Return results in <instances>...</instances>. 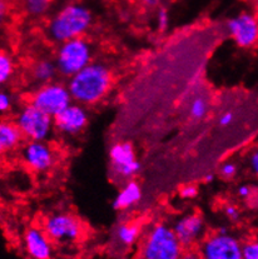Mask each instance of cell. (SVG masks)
<instances>
[{
  "label": "cell",
  "mask_w": 258,
  "mask_h": 259,
  "mask_svg": "<svg viewBox=\"0 0 258 259\" xmlns=\"http://www.w3.org/2000/svg\"><path fill=\"white\" fill-rule=\"evenodd\" d=\"M113 76L109 67L102 62H92L68 80L67 87L73 102L81 105H94L109 93Z\"/></svg>",
  "instance_id": "6da1fadb"
},
{
  "label": "cell",
  "mask_w": 258,
  "mask_h": 259,
  "mask_svg": "<svg viewBox=\"0 0 258 259\" xmlns=\"http://www.w3.org/2000/svg\"><path fill=\"white\" fill-rule=\"evenodd\" d=\"M93 24V14L91 10L81 4H68L60 9L47 28L51 40L62 44L64 41L81 38Z\"/></svg>",
  "instance_id": "7a4b0ae2"
},
{
  "label": "cell",
  "mask_w": 258,
  "mask_h": 259,
  "mask_svg": "<svg viewBox=\"0 0 258 259\" xmlns=\"http://www.w3.org/2000/svg\"><path fill=\"white\" fill-rule=\"evenodd\" d=\"M183 249L172 227L157 223L143 238L141 259H181Z\"/></svg>",
  "instance_id": "3957f363"
},
{
  "label": "cell",
  "mask_w": 258,
  "mask_h": 259,
  "mask_svg": "<svg viewBox=\"0 0 258 259\" xmlns=\"http://www.w3.org/2000/svg\"><path fill=\"white\" fill-rule=\"evenodd\" d=\"M92 59L93 50L91 44L81 36L59 44L54 60L60 75L69 79L91 64Z\"/></svg>",
  "instance_id": "277c9868"
},
{
  "label": "cell",
  "mask_w": 258,
  "mask_h": 259,
  "mask_svg": "<svg viewBox=\"0 0 258 259\" xmlns=\"http://www.w3.org/2000/svg\"><path fill=\"white\" fill-rule=\"evenodd\" d=\"M202 259H242L243 243L221 227L214 233L204 237L199 247Z\"/></svg>",
  "instance_id": "5b68a950"
},
{
  "label": "cell",
  "mask_w": 258,
  "mask_h": 259,
  "mask_svg": "<svg viewBox=\"0 0 258 259\" xmlns=\"http://www.w3.org/2000/svg\"><path fill=\"white\" fill-rule=\"evenodd\" d=\"M15 123L23 136L33 142H46L54 128V118L41 112L31 103L19 110Z\"/></svg>",
  "instance_id": "8992f818"
},
{
  "label": "cell",
  "mask_w": 258,
  "mask_h": 259,
  "mask_svg": "<svg viewBox=\"0 0 258 259\" xmlns=\"http://www.w3.org/2000/svg\"><path fill=\"white\" fill-rule=\"evenodd\" d=\"M30 103L54 118L72 104L73 98L67 85L52 81L39 87L31 95Z\"/></svg>",
  "instance_id": "52a82bcc"
},
{
  "label": "cell",
  "mask_w": 258,
  "mask_h": 259,
  "mask_svg": "<svg viewBox=\"0 0 258 259\" xmlns=\"http://www.w3.org/2000/svg\"><path fill=\"white\" fill-rule=\"evenodd\" d=\"M110 170L119 181L133 179L141 170V163L137 158L134 147L128 142L115 143L109 149Z\"/></svg>",
  "instance_id": "ba28073f"
},
{
  "label": "cell",
  "mask_w": 258,
  "mask_h": 259,
  "mask_svg": "<svg viewBox=\"0 0 258 259\" xmlns=\"http://www.w3.org/2000/svg\"><path fill=\"white\" fill-rule=\"evenodd\" d=\"M227 33L237 47L249 49L258 43V15L242 12L227 22Z\"/></svg>",
  "instance_id": "9c48e42d"
},
{
  "label": "cell",
  "mask_w": 258,
  "mask_h": 259,
  "mask_svg": "<svg viewBox=\"0 0 258 259\" xmlns=\"http://www.w3.org/2000/svg\"><path fill=\"white\" fill-rule=\"evenodd\" d=\"M44 231L53 242H77L81 234V224L77 217L69 213H54L46 219Z\"/></svg>",
  "instance_id": "30bf717a"
},
{
  "label": "cell",
  "mask_w": 258,
  "mask_h": 259,
  "mask_svg": "<svg viewBox=\"0 0 258 259\" xmlns=\"http://www.w3.org/2000/svg\"><path fill=\"white\" fill-rule=\"evenodd\" d=\"M88 123L89 114L85 105L75 102L54 117V128L64 136H78L87 128Z\"/></svg>",
  "instance_id": "8fae6325"
},
{
  "label": "cell",
  "mask_w": 258,
  "mask_h": 259,
  "mask_svg": "<svg viewBox=\"0 0 258 259\" xmlns=\"http://www.w3.org/2000/svg\"><path fill=\"white\" fill-rule=\"evenodd\" d=\"M172 228L183 248H191L203 237L206 224L201 214L187 213L175 222Z\"/></svg>",
  "instance_id": "7c38bea8"
},
{
  "label": "cell",
  "mask_w": 258,
  "mask_h": 259,
  "mask_svg": "<svg viewBox=\"0 0 258 259\" xmlns=\"http://www.w3.org/2000/svg\"><path fill=\"white\" fill-rule=\"evenodd\" d=\"M23 162L34 171H47L54 164V152L46 142L29 141L22 152Z\"/></svg>",
  "instance_id": "4fadbf2b"
},
{
  "label": "cell",
  "mask_w": 258,
  "mask_h": 259,
  "mask_svg": "<svg viewBox=\"0 0 258 259\" xmlns=\"http://www.w3.org/2000/svg\"><path fill=\"white\" fill-rule=\"evenodd\" d=\"M24 247L31 259H52V239L46 231L38 227H30L24 233Z\"/></svg>",
  "instance_id": "5bb4252c"
},
{
  "label": "cell",
  "mask_w": 258,
  "mask_h": 259,
  "mask_svg": "<svg viewBox=\"0 0 258 259\" xmlns=\"http://www.w3.org/2000/svg\"><path fill=\"white\" fill-rule=\"evenodd\" d=\"M142 188L138 182L129 179L123 184L118 194L113 200V208L115 210H128L139 204L142 199Z\"/></svg>",
  "instance_id": "9a60e30c"
},
{
  "label": "cell",
  "mask_w": 258,
  "mask_h": 259,
  "mask_svg": "<svg viewBox=\"0 0 258 259\" xmlns=\"http://www.w3.org/2000/svg\"><path fill=\"white\" fill-rule=\"evenodd\" d=\"M23 133L17 125V123L13 121H2L0 124V149L3 152H10L15 149L20 144L23 139Z\"/></svg>",
  "instance_id": "2e32d148"
},
{
  "label": "cell",
  "mask_w": 258,
  "mask_h": 259,
  "mask_svg": "<svg viewBox=\"0 0 258 259\" xmlns=\"http://www.w3.org/2000/svg\"><path fill=\"white\" fill-rule=\"evenodd\" d=\"M58 74H59V71H58L57 63H55V60L51 59L38 60L31 69V78L39 85H44V84L54 81Z\"/></svg>",
  "instance_id": "e0dca14e"
},
{
  "label": "cell",
  "mask_w": 258,
  "mask_h": 259,
  "mask_svg": "<svg viewBox=\"0 0 258 259\" xmlns=\"http://www.w3.org/2000/svg\"><path fill=\"white\" fill-rule=\"evenodd\" d=\"M139 236H141V227L134 222L120 223L114 232L115 243L123 248H129L136 244Z\"/></svg>",
  "instance_id": "ac0fdd59"
},
{
  "label": "cell",
  "mask_w": 258,
  "mask_h": 259,
  "mask_svg": "<svg viewBox=\"0 0 258 259\" xmlns=\"http://www.w3.org/2000/svg\"><path fill=\"white\" fill-rule=\"evenodd\" d=\"M54 0H24L26 13L31 17H43L48 13Z\"/></svg>",
  "instance_id": "d6986e66"
},
{
  "label": "cell",
  "mask_w": 258,
  "mask_h": 259,
  "mask_svg": "<svg viewBox=\"0 0 258 259\" xmlns=\"http://www.w3.org/2000/svg\"><path fill=\"white\" fill-rule=\"evenodd\" d=\"M14 74V64H13L12 58L5 53L0 55V81L3 84L10 80L12 75Z\"/></svg>",
  "instance_id": "ffe728a7"
},
{
  "label": "cell",
  "mask_w": 258,
  "mask_h": 259,
  "mask_svg": "<svg viewBox=\"0 0 258 259\" xmlns=\"http://www.w3.org/2000/svg\"><path fill=\"white\" fill-rule=\"evenodd\" d=\"M208 113V103L204 98L199 97L192 102L191 108H189V114L193 119L201 120L207 115Z\"/></svg>",
  "instance_id": "44dd1931"
},
{
  "label": "cell",
  "mask_w": 258,
  "mask_h": 259,
  "mask_svg": "<svg viewBox=\"0 0 258 259\" xmlns=\"http://www.w3.org/2000/svg\"><path fill=\"white\" fill-rule=\"evenodd\" d=\"M237 195L241 198L244 202H252V200L256 199L257 193L256 189L252 186H248V184H241L237 188Z\"/></svg>",
  "instance_id": "7402d4cb"
},
{
  "label": "cell",
  "mask_w": 258,
  "mask_h": 259,
  "mask_svg": "<svg viewBox=\"0 0 258 259\" xmlns=\"http://www.w3.org/2000/svg\"><path fill=\"white\" fill-rule=\"evenodd\" d=\"M242 259H258V239L247 240L243 243Z\"/></svg>",
  "instance_id": "603a6c76"
},
{
  "label": "cell",
  "mask_w": 258,
  "mask_h": 259,
  "mask_svg": "<svg viewBox=\"0 0 258 259\" xmlns=\"http://www.w3.org/2000/svg\"><path fill=\"white\" fill-rule=\"evenodd\" d=\"M169 26V13L165 8H159L157 10V29L159 33L165 31Z\"/></svg>",
  "instance_id": "cb8c5ba5"
},
{
  "label": "cell",
  "mask_w": 258,
  "mask_h": 259,
  "mask_svg": "<svg viewBox=\"0 0 258 259\" xmlns=\"http://www.w3.org/2000/svg\"><path fill=\"white\" fill-rule=\"evenodd\" d=\"M237 173H238V165L231 160L226 162L220 169V176L223 179H233L237 176Z\"/></svg>",
  "instance_id": "d4e9b609"
},
{
  "label": "cell",
  "mask_w": 258,
  "mask_h": 259,
  "mask_svg": "<svg viewBox=\"0 0 258 259\" xmlns=\"http://www.w3.org/2000/svg\"><path fill=\"white\" fill-rule=\"evenodd\" d=\"M223 212H225L226 217L230 219L231 222H237L239 218H241V210L233 203H227L223 208Z\"/></svg>",
  "instance_id": "484cf974"
},
{
  "label": "cell",
  "mask_w": 258,
  "mask_h": 259,
  "mask_svg": "<svg viewBox=\"0 0 258 259\" xmlns=\"http://www.w3.org/2000/svg\"><path fill=\"white\" fill-rule=\"evenodd\" d=\"M197 194H198V188L194 184H187L180 190V195L183 199H193L197 197Z\"/></svg>",
  "instance_id": "4316f807"
},
{
  "label": "cell",
  "mask_w": 258,
  "mask_h": 259,
  "mask_svg": "<svg viewBox=\"0 0 258 259\" xmlns=\"http://www.w3.org/2000/svg\"><path fill=\"white\" fill-rule=\"evenodd\" d=\"M12 105H13L12 95L8 93V92H2V93H0V112L2 113L9 112Z\"/></svg>",
  "instance_id": "83f0119b"
},
{
  "label": "cell",
  "mask_w": 258,
  "mask_h": 259,
  "mask_svg": "<svg viewBox=\"0 0 258 259\" xmlns=\"http://www.w3.org/2000/svg\"><path fill=\"white\" fill-rule=\"evenodd\" d=\"M248 164L254 176L258 178V148L253 150L248 157Z\"/></svg>",
  "instance_id": "f1b7e54d"
},
{
  "label": "cell",
  "mask_w": 258,
  "mask_h": 259,
  "mask_svg": "<svg viewBox=\"0 0 258 259\" xmlns=\"http://www.w3.org/2000/svg\"><path fill=\"white\" fill-rule=\"evenodd\" d=\"M233 119H234V115H233L232 112H226V113H223L222 115H221L220 120H218V121H220V125L227 126V125H230L231 123H232Z\"/></svg>",
  "instance_id": "f546056e"
},
{
  "label": "cell",
  "mask_w": 258,
  "mask_h": 259,
  "mask_svg": "<svg viewBox=\"0 0 258 259\" xmlns=\"http://www.w3.org/2000/svg\"><path fill=\"white\" fill-rule=\"evenodd\" d=\"M181 259H202V257L199 253H196V252H193V250L189 249V250H187V252H183Z\"/></svg>",
  "instance_id": "4dcf8cb0"
},
{
  "label": "cell",
  "mask_w": 258,
  "mask_h": 259,
  "mask_svg": "<svg viewBox=\"0 0 258 259\" xmlns=\"http://www.w3.org/2000/svg\"><path fill=\"white\" fill-rule=\"evenodd\" d=\"M141 2L147 8H157L160 4V0H141Z\"/></svg>",
  "instance_id": "1f68e13d"
},
{
  "label": "cell",
  "mask_w": 258,
  "mask_h": 259,
  "mask_svg": "<svg viewBox=\"0 0 258 259\" xmlns=\"http://www.w3.org/2000/svg\"><path fill=\"white\" fill-rule=\"evenodd\" d=\"M204 179H206L207 183H212V182L214 181V174H208V176Z\"/></svg>",
  "instance_id": "d6a6232c"
},
{
  "label": "cell",
  "mask_w": 258,
  "mask_h": 259,
  "mask_svg": "<svg viewBox=\"0 0 258 259\" xmlns=\"http://www.w3.org/2000/svg\"><path fill=\"white\" fill-rule=\"evenodd\" d=\"M254 3H256V10H257V15H258V0H254Z\"/></svg>",
  "instance_id": "836d02e7"
}]
</instances>
